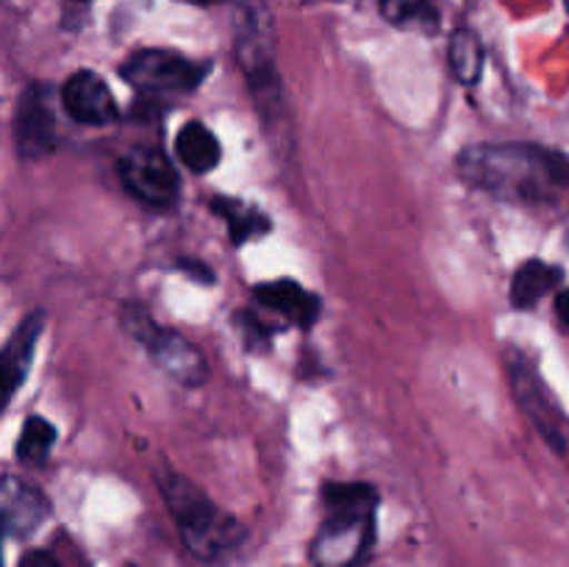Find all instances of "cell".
Masks as SVG:
<instances>
[{
    "mask_svg": "<svg viewBox=\"0 0 569 567\" xmlns=\"http://www.w3.org/2000/svg\"><path fill=\"white\" fill-rule=\"evenodd\" d=\"M459 170L476 187L517 203L550 198L569 183V159L528 145H481L459 156Z\"/></svg>",
    "mask_w": 569,
    "mask_h": 567,
    "instance_id": "6da1fadb",
    "label": "cell"
},
{
    "mask_svg": "<svg viewBox=\"0 0 569 567\" xmlns=\"http://www.w3.org/2000/svg\"><path fill=\"white\" fill-rule=\"evenodd\" d=\"M326 520L311 543L317 567H353L376 537V489L367 484H326Z\"/></svg>",
    "mask_w": 569,
    "mask_h": 567,
    "instance_id": "7a4b0ae2",
    "label": "cell"
},
{
    "mask_svg": "<svg viewBox=\"0 0 569 567\" xmlns=\"http://www.w3.org/2000/svg\"><path fill=\"white\" fill-rule=\"evenodd\" d=\"M159 484L183 543L198 559L214 561L242 543L244 528L231 515L217 509L198 484L178 472H167L159 478Z\"/></svg>",
    "mask_w": 569,
    "mask_h": 567,
    "instance_id": "3957f363",
    "label": "cell"
},
{
    "mask_svg": "<svg viewBox=\"0 0 569 567\" xmlns=\"http://www.w3.org/2000/svg\"><path fill=\"white\" fill-rule=\"evenodd\" d=\"M122 326L131 334L137 342H142L156 359V365L172 376L176 381L187 384V387H198L209 376V365H206L200 348H194L187 337L170 331V328L159 326L153 317L139 306H126L122 309Z\"/></svg>",
    "mask_w": 569,
    "mask_h": 567,
    "instance_id": "277c9868",
    "label": "cell"
},
{
    "mask_svg": "<svg viewBox=\"0 0 569 567\" xmlns=\"http://www.w3.org/2000/svg\"><path fill=\"white\" fill-rule=\"evenodd\" d=\"M122 78L133 89L148 94H167V92H192L203 83L209 64H194L187 56L164 48H148L133 53L122 64Z\"/></svg>",
    "mask_w": 569,
    "mask_h": 567,
    "instance_id": "5b68a950",
    "label": "cell"
},
{
    "mask_svg": "<svg viewBox=\"0 0 569 567\" xmlns=\"http://www.w3.org/2000/svg\"><path fill=\"white\" fill-rule=\"evenodd\" d=\"M128 192L148 206H170L178 198V172L172 161L156 148H133L117 165Z\"/></svg>",
    "mask_w": 569,
    "mask_h": 567,
    "instance_id": "8992f818",
    "label": "cell"
},
{
    "mask_svg": "<svg viewBox=\"0 0 569 567\" xmlns=\"http://www.w3.org/2000/svg\"><path fill=\"white\" fill-rule=\"evenodd\" d=\"M14 145L22 159H42L56 145V122L50 109V89L31 83L20 94L14 111Z\"/></svg>",
    "mask_w": 569,
    "mask_h": 567,
    "instance_id": "52a82bcc",
    "label": "cell"
},
{
    "mask_svg": "<svg viewBox=\"0 0 569 567\" xmlns=\"http://www.w3.org/2000/svg\"><path fill=\"white\" fill-rule=\"evenodd\" d=\"M64 111L81 126H109L117 120V103L109 83L92 70H78L61 87Z\"/></svg>",
    "mask_w": 569,
    "mask_h": 567,
    "instance_id": "ba28073f",
    "label": "cell"
},
{
    "mask_svg": "<svg viewBox=\"0 0 569 567\" xmlns=\"http://www.w3.org/2000/svg\"><path fill=\"white\" fill-rule=\"evenodd\" d=\"M44 315L42 311H31L26 320L17 326V331L11 334L9 342L3 348V359H0V378H3V400L9 404L14 398V392L20 389V384L26 381L28 367H31L33 348H37V339L42 334Z\"/></svg>",
    "mask_w": 569,
    "mask_h": 567,
    "instance_id": "9c48e42d",
    "label": "cell"
},
{
    "mask_svg": "<svg viewBox=\"0 0 569 567\" xmlns=\"http://www.w3.org/2000/svg\"><path fill=\"white\" fill-rule=\"evenodd\" d=\"M253 295L261 306L289 317V320L300 328H311L317 322V317H320V298L311 295L309 289L300 287L298 281L281 278V281L259 284V287L253 289Z\"/></svg>",
    "mask_w": 569,
    "mask_h": 567,
    "instance_id": "30bf717a",
    "label": "cell"
},
{
    "mask_svg": "<svg viewBox=\"0 0 569 567\" xmlns=\"http://www.w3.org/2000/svg\"><path fill=\"white\" fill-rule=\"evenodd\" d=\"M48 517V500L39 489L6 478L3 484V528L9 537H28L39 528V523Z\"/></svg>",
    "mask_w": 569,
    "mask_h": 567,
    "instance_id": "8fae6325",
    "label": "cell"
},
{
    "mask_svg": "<svg viewBox=\"0 0 569 567\" xmlns=\"http://www.w3.org/2000/svg\"><path fill=\"white\" fill-rule=\"evenodd\" d=\"M178 159L187 170L192 172H209L220 165L222 148L217 142L214 133L203 126V122H187L176 137Z\"/></svg>",
    "mask_w": 569,
    "mask_h": 567,
    "instance_id": "7c38bea8",
    "label": "cell"
},
{
    "mask_svg": "<svg viewBox=\"0 0 569 567\" xmlns=\"http://www.w3.org/2000/svg\"><path fill=\"white\" fill-rule=\"evenodd\" d=\"M559 278V267L539 259L526 261V265L515 272V278H511V300H515V306H520V309H528V306L537 304L542 295H548Z\"/></svg>",
    "mask_w": 569,
    "mask_h": 567,
    "instance_id": "4fadbf2b",
    "label": "cell"
},
{
    "mask_svg": "<svg viewBox=\"0 0 569 567\" xmlns=\"http://www.w3.org/2000/svg\"><path fill=\"white\" fill-rule=\"evenodd\" d=\"M448 56L450 67H453L456 78H459L461 83H478L487 53H483L481 39H478V33L472 31V28H459V31H453L448 44Z\"/></svg>",
    "mask_w": 569,
    "mask_h": 567,
    "instance_id": "5bb4252c",
    "label": "cell"
},
{
    "mask_svg": "<svg viewBox=\"0 0 569 567\" xmlns=\"http://www.w3.org/2000/svg\"><path fill=\"white\" fill-rule=\"evenodd\" d=\"M53 442H56L53 422H48L39 415L28 417L26 426H22L20 431V439H17V459L26 461V465H42V461L48 459Z\"/></svg>",
    "mask_w": 569,
    "mask_h": 567,
    "instance_id": "9a60e30c",
    "label": "cell"
},
{
    "mask_svg": "<svg viewBox=\"0 0 569 567\" xmlns=\"http://www.w3.org/2000/svg\"><path fill=\"white\" fill-rule=\"evenodd\" d=\"M214 209L228 220V228H231V237L237 245L270 231V220H267L261 211L250 209V206L244 203H237V200H217Z\"/></svg>",
    "mask_w": 569,
    "mask_h": 567,
    "instance_id": "2e32d148",
    "label": "cell"
},
{
    "mask_svg": "<svg viewBox=\"0 0 569 567\" xmlns=\"http://www.w3.org/2000/svg\"><path fill=\"white\" fill-rule=\"evenodd\" d=\"M378 6L392 26H422L433 31L439 22L433 0H381Z\"/></svg>",
    "mask_w": 569,
    "mask_h": 567,
    "instance_id": "e0dca14e",
    "label": "cell"
},
{
    "mask_svg": "<svg viewBox=\"0 0 569 567\" xmlns=\"http://www.w3.org/2000/svg\"><path fill=\"white\" fill-rule=\"evenodd\" d=\"M17 567H61L50 550H28Z\"/></svg>",
    "mask_w": 569,
    "mask_h": 567,
    "instance_id": "ac0fdd59",
    "label": "cell"
},
{
    "mask_svg": "<svg viewBox=\"0 0 569 567\" xmlns=\"http://www.w3.org/2000/svg\"><path fill=\"white\" fill-rule=\"evenodd\" d=\"M556 311H559L561 320H565L567 326H569V289H565V292H561L559 298H556Z\"/></svg>",
    "mask_w": 569,
    "mask_h": 567,
    "instance_id": "d6986e66",
    "label": "cell"
},
{
    "mask_svg": "<svg viewBox=\"0 0 569 567\" xmlns=\"http://www.w3.org/2000/svg\"><path fill=\"white\" fill-rule=\"evenodd\" d=\"M183 3H192V6H211V3H220V0H183Z\"/></svg>",
    "mask_w": 569,
    "mask_h": 567,
    "instance_id": "ffe728a7",
    "label": "cell"
},
{
    "mask_svg": "<svg viewBox=\"0 0 569 567\" xmlns=\"http://www.w3.org/2000/svg\"><path fill=\"white\" fill-rule=\"evenodd\" d=\"M565 3H567V9H569V0H565Z\"/></svg>",
    "mask_w": 569,
    "mask_h": 567,
    "instance_id": "44dd1931",
    "label": "cell"
}]
</instances>
